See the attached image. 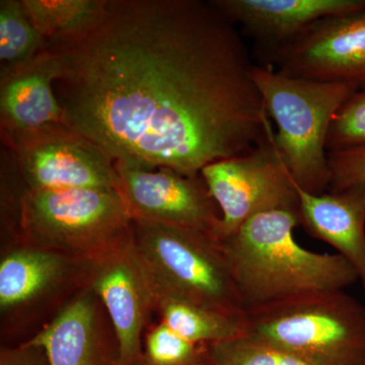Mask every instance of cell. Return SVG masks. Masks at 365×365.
Returning a JSON list of instances; mask_svg holds the SVG:
<instances>
[{
  "label": "cell",
  "instance_id": "cell-1",
  "mask_svg": "<svg viewBox=\"0 0 365 365\" xmlns=\"http://www.w3.org/2000/svg\"><path fill=\"white\" fill-rule=\"evenodd\" d=\"M47 49L64 124L115 163L200 176L274 131L248 47L212 1L106 0Z\"/></svg>",
  "mask_w": 365,
  "mask_h": 365
},
{
  "label": "cell",
  "instance_id": "cell-2",
  "mask_svg": "<svg viewBox=\"0 0 365 365\" xmlns=\"http://www.w3.org/2000/svg\"><path fill=\"white\" fill-rule=\"evenodd\" d=\"M299 225V211H268L220 241L245 311L311 292L343 290L359 280L341 255L299 246L294 235Z\"/></svg>",
  "mask_w": 365,
  "mask_h": 365
},
{
  "label": "cell",
  "instance_id": "cell-3",
  "mask_svg": "<svg viewBox=\"0 0 365 365\" xmlns=\"http://www.w3.org/2000/svg\"><path fill=\"white\" fill-rule=\"evenodd\" d=\"M253 76L277 128L274 141L292 180L307 193H326L331 181L327 150L331 123L359 88L289 78L266 66H255Z\"/></svg>",
  "mask_w": 365,
  "mask_h": 365
},
{
  "label": "cell",
  "instance_id": "cell-4",
  "mask_svg": "<svg viewBox=\"0 0 365 365\" xmlns=\"http://www.w3.org/2000/svg\"><path fill=\"white\" fill-rule=\"evenodd\" d=\"M244 332L314 365H365V307L343 290L250 309Z\"/></svg>",
  "mask_w": 365,
  "mask_h": 365
},
{
  "label": "cell",
  "instance_id": "cell-5",
  "mask_svg": "<svg viewBox=\"0 0 365 365\" xmlns=\"http://www.w3.org/2000/svg\"><path fill=\"white\" fill-rule=\"evenodd\" d=\"M24 245L59 252L85 264L130 237L132 218L116 190L24 189L16 209Z\"/></svg>",
  "mask_w": 365,
  "mask_h": 365
},
{
  "label": "cell",
  "instance_id": "cell-6",
  "mask_svg": "<svg viewBox=\"0 0 365 365\" xmlns=\"http://www.w3.org/2000/svg\"><path fill=\"white\" fill-rule=\"evenodd\" d=\"M131 244L155 289L245 319L220 242L187 228L132 220Z\"/></svg>",
  "mask_w": 365,
  "mask_h": 365
},
{
  "label": "cell",
  "instance_id": "cell-7",
  "mask_svg": "<svg viewBox=\"0 0 365 365\" xmlns=\"http://www.w3.org/2000/svg\"><path fill=\"white\" fill-rule=\"evenodd\" d=\"M270 137L253 150L218 160L201 170L209 193L220 209L217 241L235 234L244 223L273 210L299 211V196Z\"/></svg>",
  "mask_w": 365,
  "mask_h": 365
},
{
  "label": "cell",
  "instance_id": "cell-8",
  "mask_svg": "<svg viewBox=\"0 0 365 365\" xmlns=\"http://www.w3.org/2000/svg\"><path fill=\"white\" fill-rule=\"evenodd\" d=\"M2 141L13 151L26 189H119L114 160L66 125H49Z\"/></svg>",
  "mask_w": 365,
  "mask_h": 365
},
{
  "label": "cell",
  "instance_id": "cell-9",
  "mask_svg": "<svg viewBox=\"0 0 365 365\" xmlns=\"http://www.w3.org/2000/svg\"><path fill=\"white\" fill-rule=\"evenodd\" d=\"M289 78L365 88V7L317 21L266 67Z\"/></svg>",
  "mask_w": 365,
  "mask_h": 365
},
{
  "label": "cell",
  "instance_id": "cell-10",
  "mask_svg": "<svg viewBox=\"0 0 365 365\" xmlns=\"http://www.w3.org/2000/svg\"><path fill=\"white\" fill-rule=\"evenodd\" d=\"M116 163L120 195L132 220L197 230L217 241L222 215L202 176L170 169H144Z\"/></svg>",
  "mask_w": 365,
  "mask_h": 365
},
{
  "label": "cell",
  "instance_id": "cell-11",
  "mask_svg": "<svg viewBox=\"0 0 365 365\" xmlns=\"http://www.w3.org/2000/svg\"><path fill=\"white\" fill-rule=\"evenodd\" d=\"M90 288L102 300L111 319L120 364L133 362L140 354L141 335L148 314L155 309L150 277L127 241L88 264Z\"/></svg>",
  "mask_w": 365,
  "mask_h": 365
},
{
  "label": "cell",
  "instance_id": "cell-12",
  "mask_svg": "<svg viewBox=\"0 0 365 365\" xmlns=\"http://www.w3.org/2000/svg\"><path fill=\"white\" fill-rule=\"evenodd\" d=\"M258 48L267 66L281 48L317 21L357 11L365 0H212Z\"/></svg>",
  "mask_w": 365,
  "mask_h": 365
},
{
  "label": "cell",
  "instance_id": "cell-13",
  "mask_svg": "<svg viewBox=\"0 0 365 365\" xmlns=\"http://www.w3.org/2000/svg\"><path fill=\"white\" fill-rule=\"evenodd\" d=\"M58 74V60L47 48L30 61L0 71L1 138L64 124L54 91Z\"/></svg>",
  "mask_w": 365,
  "mask_h": 365
},
{
  "label": "cell",
  "instance_id": "cell-14",
  "mask_svg": "<svg viewBox=\"0 0 365 365\" xmlns=\"http://www.w3.org/2000/svg\"><path fill=\"white\" fill-rule=\"evenodd\" d=\"M294 185L300 225L337 250L357 271L365 289V182L321 195Z\"/></svg>",
  "mask_w": 365,
  "mask_h": 365
},
{
  "label": "cell",
  "instance_id": "cell-15",
  "mask_svg": "<svg viewBox=\"0 0 365 365\" xmlns=\"http://www.w3.org/2000/svg\"><path fill=\"white\" fill-rule=\"evenodd\" d=\"M97 295L88 288L28 341L43 348L49 365H107Z\"/></svg>",
  "mask_w": 365,
  "mask_h": 365
},
{
  "label": "cell",
  "instance_id": "cell-16",
  "mask_svg": "<svg viewBox=\"0 0 365 365\" xmlns=\"http://www.w3.org/2000/svg\"><path fill=\"white\" fill-rule=\"evenodd\" d=\"M78 263L59 252L23 245L0 262V309H18L61 284ZM85 264V263H83Z\"/></svg>",
  "mask_w": 365,
  "mask_h": 365
},
{
  "label": "cell",
  "instance_id": "cell-17",
  "mask_svg": "<svg viewBox=\"0 0 365 365\" xmlns=\"http://www.w3.org/2000/svg\"><path fill=\"white\" fill-rule=\"evenodd\" d=\"M151 284V283H150ZM155 309L165 324L185 339L197 345H212L245 335L244 321L217 313L195 302L155 289Z\"/></svg>",
  "mask_w": 365,
  "mask_h": 365
},
{
  "label": "cell",
  "instance_id": "cell-18",
  "mask_svg": "<svg viewBox=\"0 0 365 365\" xmlns=\"http://www.w3.org/2000/svg\"><path fill=\"white\" fill-rule=\"evenodd\" d=\"M29 18L48 41L85 30L97 19L106 0H21Z\"/></svg>",
  "mask_w": 365,
  "mask_h": 365
},
{
  "label": "cell",
  "instance_id": "cell-19",
  "mask_svg": "<svg viewBox=\"0 0 365 365\" xmlns=\"http://www.w3.org/2000/svg\"><path fill=\"white\" fill-rule=\"evenodd\" d=\"M47 46L48 41L34 26L21 0L0 1V71L30 61Z\"/></svg>",
  "mask_w": 365,
  "mask_h": 365
},
{
  "label": "cell",
  "instance_id": "cell-20",
  "mask_svg": "<svg viewBox=\"0 0 365 365\" xmlns=\"http://www.w3.org/2000/svg\"><path fill=\"white\" fill-rule=\"evenodd\" d=\"M206 365H314L247 335L208 346Z\"/></svg>",
  "mask_w": 365,
  "mask_h": 365
},
{
  "label": "cell",
  "instance_id": "cell-21",
  "mask_svg": "<svg viewBox=\"0 0 365 365\" xmlns=\"http://www.w3.org/2000/svg\"><path fill=\"white\" fill-rule=\"evenodd\" d=\"M207 353L208 346L190 342L163 323L146 336V359L150 365H199Z\"/></svg>",
  "mask_w": 365,
  "mask_h": 365
},
{
  "label": "cell",
  "instance_id": "cell-22",
  "mask_svg": "<svg viewBox=\"0 0 365 365\" xmlns=\"http://www.w3.org/2000/svg\"><path fill=\"white\" fill-rule=\"evenodd\" d=\"M365 146V88H359L336 113L329 130V153Z\"/></svg>",
  "mask_w": 365,
  "mask_h": 365
},
{
  "label": "cell",
  "instance_id": "cell-23",
  "mask_svg": "<svg viewBox=\"0 0 365 365\" xmlns=\"http://www.w3.org/2000/svg\"><path fill=\"white\" fill-rule=\"evenodd\" d=\"M331 181L329 192H338L365 182V146L329 153Z\"/></svg>",
  "mask_w": 365,
  "mask_h": 365
},
{
  "label": "cell",
  "instance_id": "cell-24",
  "mask_svg": "<svg viewBox=\"0 0 365 365\" xmlns=\"http://www.w3.org/2000/svg\"><path fill=\"white\" fill-rule=\"evenodd\" d=\"M0 365H49L43 348L26 342L14 349L2 350Z\"/></svg>",
  "mask_w": 365,
  "mask_h": 365
}]
</instances>
